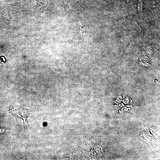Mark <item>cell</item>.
Listing matches in <instances>:
<instances>
[{"label":"cell","instance_id":"obj_2","mask_svg":"<svg viewBox=\"0 0 160 160\" xmlns=\"http://www.w3.org/2000/svg\"><path fill=\"white\" fill-rule=\"evenodd\" d=\"M138 5V10L139 11H140L141 10L142 8V4L141 1H139Z\"/></svg>","mask_w":160,"mask_h":160},{"label":"cell","instance_id":"obj_1","mask_svg":"<svg viewBox=\"0 0 160 160\" xmlns=\"http://www.w3.org/2000/svg\"><path fill=\"white\" fill-rule=\"evenodd\" d=\"M10 111L16 116L22 119L24 121L25 128L27 124L26 121L27 118L29 116L30 112L29 110L20 105H13L10 108Z\"/></svg>","mask_w":160,"mask_h":160}]
</instances>
